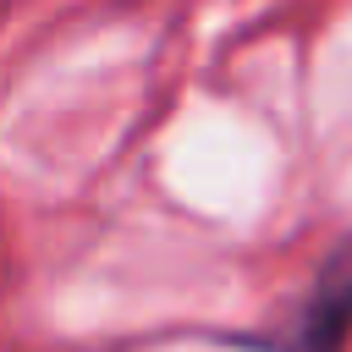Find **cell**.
Wrapping results in <instances>:
<instances>
[{
    "label": "cell",
    "mask_w": 352,
    "mask_h": 352,
    "mask_svg": "<svg viewBox=\"0 0 352 352\" xmlns=\"http://www.w3.org/2000/svg\"><path fill=\"white\" fill-rule=\"evenodd\" d=\"M346 330H352V236L324 258L286 352H341Z\"/></svg>",
    "instance_id": "6da1fadb"
}]
</instances>
